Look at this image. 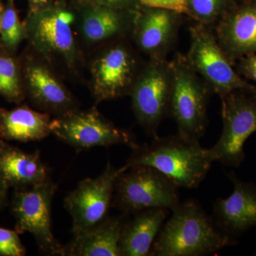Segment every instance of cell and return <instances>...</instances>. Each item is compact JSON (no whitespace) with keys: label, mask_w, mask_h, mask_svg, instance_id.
<instances>
[{"label":"cell","mask_w":256,"mask_h":256,"mask_svg":"<svg viewBox=\"0 0 256 256\" xmlns=\"http://www.w3.org/2000/svg\"><path fill=\"white\" fill-rule=\"evenodd\" d=\"M152 246L150 256H202L234 245L232 237L218 230L200 203H180Z\"/></svg>","instance_id":"cell-1"},{"label":"cell","mask_w":256,"mask_h":256,"mask_svg":"<svg viewBox=\"0 0 256 256\" xmlns=\"http://www.w3.org/2000/svg\"><path fill=\"white\" fill-rule=\"evenodd\" d=\"M126 165L151 166L178 188H194L206 178L214 162L200 140L178 134L154 138L150 144H138Z\"/></svg>","instance_id":"cell-2"},{"label":"cell","mask_w":256,"mask_h":256,"mask_svg":"<svg viewBox=\"0 0 256 256\" xmlns=\"http://www.w3.org/2000/svg\"><path fill=\"white\" fill-rule=\"evenodd\" d=\"M170 63L172 82L169 114L178 126V134L200 140L206 132L207 107L214 92L184 55H176Z\"/></svg>","instance_id":"cell-3"},{"label":"cell","mask_w":256,"mask_h":256,"mask_svg":"<svg viewBox=\"0 0 256 256\" xmlns=\"http://www.w3.org/2000/svg\"><path fill=\"white\" fill-rule=\"evenodd\" d=\"M124 214L149 208L173 210L180 204L178 188L151 166H130L116 180L112 204Z\"/></svg>","instance_id":"cell-4"},{"label":"cell","mask_w":256,"mask_h":256,"mask_svg":"<svg viewBox=\"0 0 256 256\" xmlns=\"http://www.w3.org/2000/svg\"><path fill=\"white\" fill-rule=\"evenodd\" d=\"M191 44L185 55L190 66L220 98L236 90H256L242 78L217 42L213 28L196 23L190 28Z\"/></svg>","instance_id":"cell-5"},{"label":"cell","mask_w":256,"mask_h":256,"mask_svg":"<svg viewBox=\"0 0 256 256\" xmlns=\"http://www.w3.org/2000/svg\"><path fill=\"white\" fill-rule=\"evenodd\" d=\"M220 99L223 131L208 152L214 162L238 168L246 141L256 132V90H234Z\"/></svg>","instance_id":"cell-6"},{"label":"cell","mask_w":256,"mask_h":256,"mask_svg":"<svg viewBox=\"0 0 256 256\" xmlns=\"http://www.w3.org/2000/svg\"><path fill=\"white\" fill-rule=\"evenodd\" d=\"M56 185L50 178L15 194L12 210L18 234L28 232L45 254L65 256V249L52 228V203Z\"/></svg>","instance_id":"cell-7"},{"label":"cell","mask_w":256,"mask_h":256,"mask_svg":"<svg viewBox=\"0 0 256 256\" xmlns=\"http://www.w3.org/2000/svg\"><path fill=\"white\" fill-rule=\"evenodd\" d=\"M128 168L126 164L117 169L108 162L102 174L82 180L66 197L64 206L72 218L74 236L92 228L108 216L116 180Z\"/></svg>","instance_id":"cell-8"},{"label":"cell","mask_w":256,"mask_h":256,"mask_svg":"<svg viewBox=\"0 0 256 256\" xmlns=\"http://www.w3.org/2000/svg\"><path fill=\"white\" fill-rule=\"evenodd\" d=\"M172 75L166 58H151L132 87V106L138 120L153 137L169 114Z\"/></svg>","instance_id":"cell-9"},{"label":"cell","mask_w":256,"mask_h":256,"mask_svg":"<svg viewBox=\"0 0 256 256\" xmlns=\"http://www.w3.org/2000/svg\"><path fill=\"white\" fill-rule=\"evenodd\" d=\"M50 132L70 146L84 150L95 146L138 144L124 130L116 127L95 110L66 112L50 122Z\"/></svg>","instance_id":"cell-10"},{"label":"cell","mask_w":256,"mask_h":256,"mask_svg":"<svg viewBox=\"0 0 256 256\" xmlns=\"http://www.w3.org/2000/svg\"><path fill=\"white\" fill-rule=\"evenodd\" d=\"M213 28L234 66L242 57L256 54V0L236 2Z\"/></svg>","instance_id":"cell-11"},{"label":"cell","mask_w":256,"mask_h":256,"mask_svg":"<svg viewBox=\"0 0 256 256\" xmlns=\"http://www.w3.org/2000/svg\"><path fill=\"white\" fill-rule=\"evenodd\" d=\"M234 192L220 198L214 206L215 225L222 233L233 237L256 226V186L229 174Z\"/></svg>","instance_id":"cell-12"},{"label":"cell","mask_w":256,"mask_h":256,"mask_svg":"<svg viewBox=\"0 0 256 256\" xmlns=\"http://www.w3.org/2000/svg\"><path fill=\"white\" fill-rule=\"evenodd\" d=\"M181 15L170 10L148 8L140 18L138 44L151 58H166L176 41Z\"/></svg>","instance_id":"cell-13"},{"label":"cell","mask_w":256,"mask_h":256,"mask_svg":"<svg viewBox=\"0 0 256 256\" xmlns=\"http://www.w3.org/2000/svg\"><path fill=\"white\" fill-rule=\"evenodd\" d=\"M134 62L122 46H116L98 60L94 68L95 92L98 98H114L133 85Z\"/></svg>","instance_id":"cell-14"},{"label":"cell","mask_w":256,"mask_h":256,"mask_svg":"<svg viewBox=\"0 0 256 256\" xmlns=\"http://www.w3.org/2000/svg\"><path fill=\"white\" fill-rule=\"evenodd\" d=\"M0 178L8 186L28 188L50 180V169L40 152H26L1 142Z\"/></svg>","instance_id":"cell-15"},{"label":"cell","mask_w":256,"mask_h":256,"mask_svg":"<svg viewBox=\"0 0 256 256\" xmlns=\"http://www.w3.org/2000/svg\"><path fill=\"white\" fill-rule=\"evenodd\" d=\"M126 222L124 217H108L85 232L74 236L64 246L65 256H120V240Z\"/></svg>","instance_id":"cell-16"},{"label":"cell","mask_w":256,"mask_h":256,"mask_svg":"<svg viewBox=\"0 0 256 256\" xmlns=\"http://www.w3.org/2000/svg\"><path fill=\"white\" fill-rule=\"evenodd\" d=\"M168 214L166 208H149L138 212L132 220H127L120 240V256H150Z\"/></svg>","instance_id":"cell-17"},{"label":"cell","mask_w":256,"mask_h":256,"mask_svg":"<svg viewBox=\"0 0 256 256\" xmlns=\"http://www.w3.org/2000/svg\"><path fill=\"white\" fill-rule=\"evenodd\" d=\"M50 116L28 107L0 111V136L8 140H42L50 134Z\"/></svg>","instance_id":"cell-18"},{"label":"cell","mask_w":256,"mask_h":256,"mask_svg":"<svg viewBox=\"0 0 256 256\" xmlns=\"http://www.w3.org/2000/svg\"><path fill=\"white\" fill-rule=\"evenodd\" d=\"M74 21L72 13L58 11L44 15L35 25V35L42 44L50 50L68 53L74 47L70 25Z\"/></svg>","instance_id":"cell-19"},{"label":"cell","mask_w":256,"mask_h":256,"mask_svg":"<svg viewBox=\"0 0 256 256\" xmlns=\"http://www.w3.org/2000/svg\"><path fill=\"white\" fill-rule=\"evenodd\" d=\"M28 78L32 96L40 105L63 110L72 104L70 96L46 68L40 66L30 67Z\"/></svg>","instance_id":"cell-20"},{"label":"cell","mask_w":256,"mask_h":256,"mask_svg":"<svg viewBox=\"0 0 256 256\" xmlns=\"http://www.w3.org/2000/svg\"><path fill=\"white\" fill-rule=\"evenodd\" d=\"M122 28L120 15L110 8H99L88 13L82 30L90 41L106 40L118 34Z\"/></svg>","instance_id":"cell-21"},{"label":"cell","mask_w":256,"mask_h":256,"mask_svg":"<svg viewBox=\"0 0 256 256\" xmlns=\"http://www.w3.org/2000/svg\"><path fill=\"white\" fill-rule=\"evenodd\" d=\"M235 2L236 0H186V14L197 23L212 28Z\"/></svg>","instance_id":"cell-22"},{"label":"cell","mask_w":256,"mask_h":256,"mask_svg":"<svg viewBox=\"0 0 256 256\" xmlns=\"http://www.w3.org/2000/svg\"><path fill=\"white\" fill-rule=\"evenodd\" d=\"M0 94L10 100H18L22 95L16 65L8 57H0Z\"/></svg>","instance_id":"cell-23"},{"label":"cell","mask_w":256,"mask_h":256,"mask_svg":"<svg viewBox=\"0 0 256 256\" xmlns=\"http://www.w3.org/2000/svg\"><path fill=\"white\" fill-rule=\"evenodd\" d=\"M0 33L3 41L9 46H14L21 40L22 28L13 8H9L3 12Z\"/></svg>","instance_id":"cell-24"},{"label":"cell","mask_w":256,"mask_h":256,"mask_svg":"<svg viewBox=\"0 0 256 256\" xmlns=\"http://www.w3.org/2000/svg\"><path fill=\"white\" fill-rule=\"evenodd\" d=\"M16 230L0 228V256H23L26 250Z\"/></svg>","instance_id":"cell-25"},{"label":"cell","mask_w":256,"mask_h":256,"mask_svg":"<svg viewBox=\"0 0 256 256\" xmlns=\"http://www.w3.org/2000/svg\"><path fill=\"white\" fill-rule=\"evenodd\" d=\"M146 8H159L175 12L178 14H188L186 0H139Z\"/></svg>","instance_id":"cell-26"},{"label":"cell","mask_w":256,"mask_h":256,"mask_svg":"<svg viewBox=\"0 0 256 256\" xmlns=\"http://www.w3.org/2000/svg\"><path fill=\"white\" fill-rule=\"evenodd\" d=\"M235 66L236 70L242 78L256 82V54L242 57Z\"/></svg>","instance_id":"cell-27"},{"label":"cell","mask_w":256,"mask_h":256,"mask_svg":"<svg viewBox=\"0 0 256 256\" xmlns=\"http://www.w3.org/2000/svg\"><path fill=\"white\" fill-rule=\"evenodd\" d=\"M8 186L0 178V208L2 206L6 198V190Z\"/></svg>","instance_id":"cell-28"},{"label":"cell","mask_w":256,"mask_h":256,"mask_svg":"<svg viewBox=\"0 0 256 256\" xmlns=\"http://www.w3.org/2000/svg\"><path fill=\"white\" fill-rule=\"evenodd\" d=\"M101 1L104 2L109 4L118 5L127 3L130 0H101Z\"/></svg>","instance_id":"cell-29"},{"label":"cell","mask_w":256,"mask_h":256,"mask_svg":"<svg viewBox=\"0 0 256 256\" xmlns=\"http://www.w3.org/2000/svg\"><path fill=\"white\" fill-rule=\"evenodd\" d=\"M32 2H33L34 4H43L46 3L48 2V0H31Z\"/></svg>","instance_id":"cell-30"},{"label":"cell","mask_w":256,"mask_h":256,"mask_svg":"<svg viewBox=\"0 0 256 256\" xmlns=\"http://www.w3.org/2000/svg\"><path fill=\"white\" fill-rule=\"evenodd\" d=\"M3 12H4V11H3V6L0 4V32H1V20Z\"/></svg>","instance_id":"cell-31"},{"label":"cell","mask_w":256,"mask_h":256,"mask_svg":"<svg viewBox=\"0 0 256 256\" xmlns=\"http://www.w3.org/2000/svg\"><path fill=\"white\" fill-rule=\"evenodd\" d=\"M242 1V0H236V2Z\"/></svg>","instance_id":"cell-32"}]
</instances>
